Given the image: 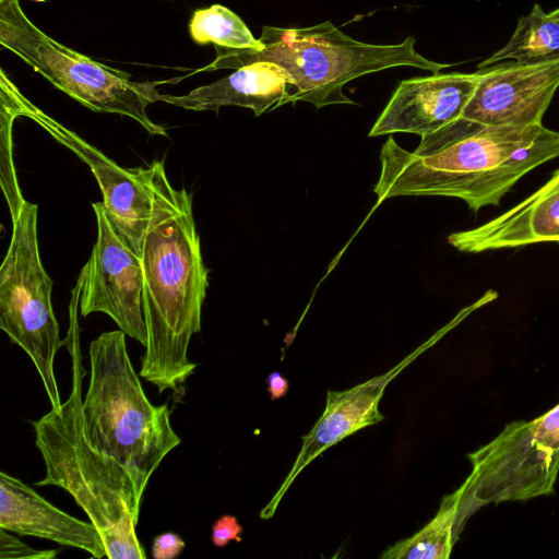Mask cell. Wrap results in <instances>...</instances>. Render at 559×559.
<instances>
[{"mask_svg": "<svg viewBox=\"0 0 559 559\" xmlns=\"http://www.w3.org/2000/svg\"><path fill=\"white\" fill-rule=\"evenodd\" d=\"M559 157V131L540 124L497 127L463 117L421 138L408 152L384 142L373 192L377 204L395 197L463 200L474 212L497 206L526 174Z\"/></svg>", "mask_w": 559, "mask_h": 559, "instance_id": "cell-1", "label": "cell"}, {"mask_svg": "<svg viewBox=\"0 0 559 559\" xmlns=\"http://www.w3.org/2000/svg\"><path fill=\"white\" fill-rule=\"evenodd\" d=\"M148 170L152 209L139 253L147 333L140 377L163 393L177 390L198 366L189 360L188 348L201 330L210 270L190 193L171 186L162 162H153Z\"/></svg>", "mask_w": 559, "mask_h": 559, "instance_id": "cell-2", "label": "cell"}, {"mask_svg": "<svg viewBox=\"0 0 559 559\" xmlns=\"http://www.w3.org/2000/svg\"><path fill=\"white\" fill-rule=\"evenodd\" d=\"M83 281L79 278L69 304V328L63 340L72 361V388L57 409L33 421L35 443L45 463V477L35 485L57 486L69 492L97 527L109 559H145L136 536L142 497L131 475L88 441L83 424L82 365L78 312Z\"/></svg>", "mask_w": 559, "mask_h": 559, "instance_id": "cell-3", "label": "cell"}, {"mask_svg": "<svg viewBox=\"0 0 559 559\" xmlns=\"http://www.w3.org/2000/svg\"><path fill=\"white\" fill-rule=\"evenodd\" d=\"M259 40L261 49L214 46L217 56L203 70H237L253 62L269 61L289 78L288 103L301 100L321 108L334 104L355 105L343 93V87L368 73L407 66L436 74L452 66L418 53L413 36L401 44H367L341 32L330 21L304 28L265 25Z\"/></svg>", "mask_w": 559, "mask_h": 559, "instance_id": "cell-4", "label": "cell"}, {"mask_svg": "<svg viewBox=\"0 0 559 559\" xmlns=\"http://www.w3.org/2000/svg\"><path fill=\"white\" fill-rule=\"evenodd\" d=\"M88 356L90 381L82 402L85 435L131 475L143 497L153 473L181 442L168 405H154L146 396L120 329L92 341Z\"/></svg>", "mask_w": 559, "mask_h": 559, "instance_id": "cell-5", "label": "cell"}, {"mask_svg": "<svg viewBox=\"0 0 559 559\" xmlns=\"http://www.w3.org/2000/svg\"><path fill=\"white\" fill-rule=\"evenodd\" d=\"M0 45L56 88L96 112L127 116L152 135H167L146 107L159 100L162 82H134L131 74L84 56L36 26L20 0H0Z\"/></svg>", "mask_w": 559, "mask_h": 559, "instance_id": "cell-6", "label": "cell"}, {"mask_svg": "<svg viewBox=\"0 0 559 559\" xmlns=\"http://www.w3.org/2000/svg\"><path fill=\"white\" fill-rule=\"evenodd\" d=\"M468 477L457 488L460 519L487 504L554 493L559 474V404L532 420H513L467 454Z\"/></svg>", "mask_w": 559, "mask_h": 559, "instance_id": "cell-7", "label": "cell"}, {"mask_svg": "<svg viewBox=\"0 0 559 559\" xmlns=\"http://www.w3.org/2000/svg\"><path fill=\"white\" fill-rule=\"evenodd\" d=\"M37 218L38 205L26 201L12 221L0 266V329L31 358L57 409L62 402L53 366L63 341L51 301L53 282L40 260Z\"/></svg>", "mask_w": 559, "mask_h": 559, "instance_id": "cell-8", "label": "cell"}, {"mask_svg": "<svg viewBox=\"0 0 559 559\" xmlns=\"http://www.w3.org/2000/svg\"><path fill=\"white\" fill-rule=\"evenodd\" d=\"M97 238L85 263L86 275L80 296V313L109 316L144 347L147 333L143 314V272L139 255L111 224L103 202L92 203Z\"/></svg>", "mask_w": 559, "mask_h": 559, "instance_id": "cell-9", "label": "cell"}, {"mask_svg": "<svg viewBox=\"0 0 559 559\" xmlns=\"http://www.w3.org/2000/svg\"><path fill=\"white\" fill-rule=\"evenodd\" d=\"M21 116L29 118L83 160L96 178L106 213L122 238L139 255L152 209L147 167L123 168L41 109L20 91Z\"/></svg>", "mask_w": 559, "mask_h": 559, "instance_id": "cell-10", "label": "cell"}, {"mask_svg": "<svg viewBox=\"0 0 559 559\" xmlns=\"http://www.w3.org/2000/svg\"><path fill=\"white\" fill-rule=\"evenodd\" d=\"M476 72L477 86L461 117L487 126L540 124L559 87V60L537 64L503 61Z\"/></svg>", "mask_w": 559, "mask_h": 559, "instance_id": "cell-11", "label": "cell"}, {"mask_svg": "<svg viewBox=\"0 0 559 559\" xmlns=\"http://www.w3.org/2000/svg\"><path fill=\"white\" fill-rule=\"evenodd\" d=\"M477 83V72L436 73L402 81L369 136L396 132L428 136L462 116Z\"/></svg>", "mask_w": 559, "mask_h": 559, "instance_id": "cell-12", "label": "cell"}, {"mask_svg": "<svg viewBox=\"0 0 559 559\" xmlns=\"http://www.w3.org/2000/svg\"><path fill=\"white\" fill-rule=\"evenodd\" d=\"M425 348L420 347L388 372L373 377L345 391H328L325 408L312 429L302 437L297 459L272 500L261 512L269 519L298 474L323 451L352 433L384 419L379 409L389 382Z\"/></svg>", "mask_w": 559, "mask_h": 559, "instance_id": "cell-13", "label": "cell"}, {"mask_svg": "<svg viewBox=\"0 0 559 559\" xmlns=\"http://www.w3.org/2000/svg\"><path fill=\"white\" fill-rule=\"evenodd\" d=\"M448 241L465 253L559 243V168L522 202L480 226L451 234Z\"/></svg>", "mask_w": 559, "mask_h": 559, "instance_id": "cell-14", "label": "cell"}, {"mask_svg": "<svg viewBox=\"0 0 559 559\" xmlns=\"http://www.w3.org/2000/svg\"><path fill=\"white\" fill-rule=\"evenodd\" d=\"M0 527L106 557L97 527L58 509L21 479L0 473Z\"/></svg>", "mask_w": 559, "mask_h": 559, "instance_id": "cell-15", "label": "cell"}, {"mask_svg": "<svg viewBox=\"0 0 559 559\" xmlns=\"http://www.w3.org/2000/svg\"><path fill=\"white\" fill-rule=\"evenodd\" d=\"M290 81L278 66L258 61L185 95H159V100L188 110L217 111L223 106L249 108L260 116L288 103Z\"/></svg>", "mask_w": 559, "mask_h": 559, "instance_id": "cell-16", "label": "cell"}, {"mask_svg": "<svg viewBox=\"0 0 559 559\" xmlns=\"http://www.w3.org/2000/svg\"><path fill=\"white\" fill-rule=\"evenodd\" d=\"M504 60L522 64L559 60V22L535 3L527 15L519 19L510 40L477 68H487Z\"/></svg>", "mask_w": 559, "mask_h": 559, "instance_id": "cell-17", "label": "cell"}, {"mask_svg": "<svg viewBox=\"0 0 559 559\" xmlns=\"http://www.w3.org/2000/svg\"><path fill=\"white\" fill-rule=\"evenodd\" d=\"M464 526L459 512V491L445 495L436 515L413 536L386 548L382 559H447Z\"/></svg>", "mask_w": 559, "mask_h": 559, "instance_id": "cell-18", "label": "cell"}, {"mask_svg": "<svg viewBox=\"0 0 559 559\" xmlns=\"http://www.w3.org/2000/svg\"><path fill=\"white\" fill-rule=\"evenodd\" d=\"M189 33L194 43L234 48L261 49L262 44L254 38L245 22L230 9L213 4L205 9L194 11Z\"/></svg>", "mask_w": 559, "mask_h": 559, "instance_id": "cell-19", "label": "cell"}, {"mask_svg": "<svg viewBox=\"0 0 559 559\" xmlns=\"http://www.w3.org/2000/svg\"><path fill=\"white\" fill-rule=\"evenodd\" d=\"M1 85V123H0V185L8 203L11 219L16 218L26 200L20 189L13 159L12 128L15 118L21 116L19 88L0 71Z\"/></svg>", "mask_w": 559, "mask_h": 559, "instance_id": "cell-20", "label": "cell"}, {"mask_svg": "<svg viewBox=\"0 0 559 559\" xmlns=\"http://www.w3.org/2000/svg\"><path fill=\"white\" fill-rule=\"evenodd\" d=\"M11 532L0 527V558L1 559H52L58 555V549L38 550L22 543Z\"/></svg>", "mask_w": 559, "mask_h": 559, "instance_id": "cell-21", "label": "cell"}, {"mask_svg": "<svg viewBox=\"0 0 559 559\" xmlns=\"http://www.w3.org/2000/svg\"><path fill=\"white\" fill-rule=\"evenodd\" d=\"M241 532L242 527L238 520L225 514L216 520L212 527V542L217 547H225L231 540L240 542Z\"/></svg>", "mask_w": 559, "mask_h": 559, "instance_id": "cell-22", "label": "cell"}, {"mask_svg": "<svg viewBox=\"0 0 559 559\" xmlns=\"http://www.w3.org/2000/svg\"><path fill=\"white\" fill-rule=\"evenodd\" d=\"M185 546L179 535L170 532L163 533L153 540L152 556L154 559H174L180 555Z\"/></svg>", "mask_w": 559, "mask_h": 559, "instance_id": "cell-23", "label": "cell"}, {"mask_svg": "<svg viewBox=\"0 0 559 559\" xmlns=\"http://www.w3.org/2000/svg\"><path fill=\"white\" fill-rule=\"evenodd\" d=\"M266 390L271 400H278L286 395L289 389L288 380L280 372L273 371L267 376Z\"/></svg>", "mask_w": 559, "mask_h": 559, "instance_id": "cell-24", "label": "cell"}, {"mask_svg": "<svg viewBox=\"0 0 559 559\" xmlns=\"http://www.w3.org/2000/svg\"><path fill=\"white\" fill-rule=\"evenodd\" d=\"M549 16L552 17L555 21L559 22V8L555 9L549 13Z\"/></svg>", "mask_w": 559, "mask_h": 559, "instance_id": "cell-25", "label": "cell"}]
</instances>
